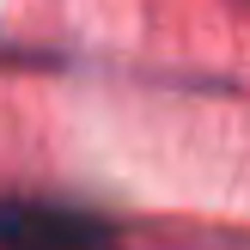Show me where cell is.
Here are the masks:
<instances>
[{
  "instance_id": "cell-1",
  "label": "cell",
  "mask_w": 250,
  "mask_h": 250,
  "mask_svg": "<svg viewBox=\"0 0 250 250\" xmlns=\"http://www.w3.org/2000/svg\"><path fill=\"white\" fill-rule=\"evenodd\" d=\"M0 250H116V232L85 208L0 202Z\"/></svg>"
}]
</instances>
